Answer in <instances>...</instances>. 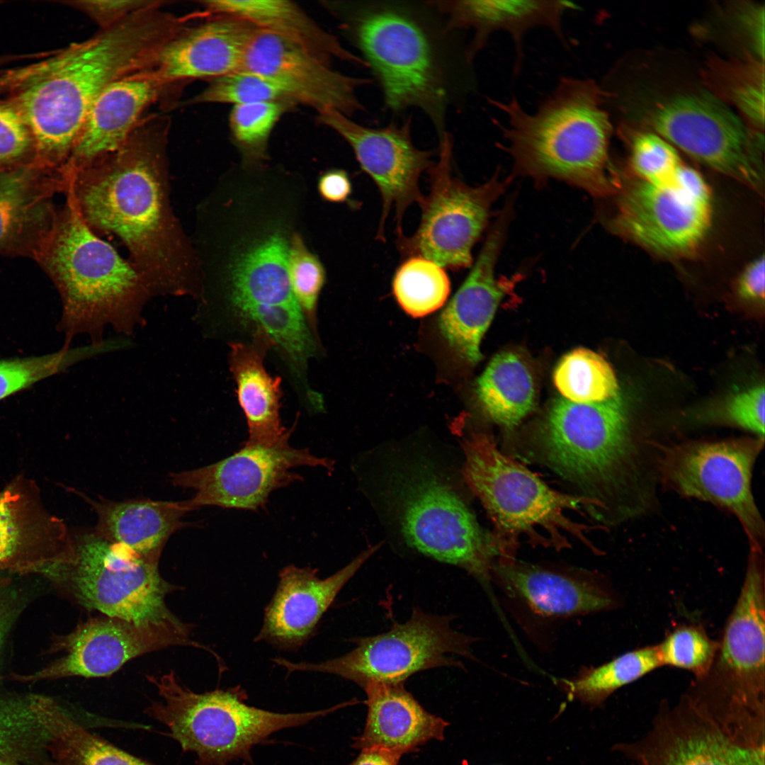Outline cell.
I'll return each instance as SVG.
<instances>
[{
	"mask_svg": "<svg viewBox=\"0 0 765 765\" xmlns=\"http://www.w3.org/2000/svg\"><path fill=\"white\" fill-rule=\"evenodd\" d=\"M167 127L164 118L141 120L115 153L65 166L64 191L93 232L123 242L152 296L196 297L198 260L170 203Z\"/></svg>",
	"mask_w": 765,
	"mask_h": 765,
	"instance_id": "1",
	"label": "cell"
},
{
	"mask_svg": "<svg viewBox=\"0 0 765 765\" xmlns=\"http://www.w3.org/2000/svg\"><path fill=\"white\" fill-rule=\"evenodd\" d=\"M183 18L154 3L57 50L55 62L8 94L34 138L35 163L62 169L96 99L111 83L151 69Z\"/></svg>",
	"mask_w": 765,
	"mask_h": 765,
	"instance_id": "2",
	"label": "cell"
},
{
	"mask_svg": "<svg viewBox=\"0 0 765 765\" xmlns=\"http://www.w3.org/2000/svg\"><path fill=\"white\" fill-rule=\"evenodd\" d=\"M606 96L592 79L565 76L533 113L515 97L489 99L505 115L506 125L498 126L515 174L562 180L598 198L616 193L620 178L609 159Z\"/></svg>",
	"mask_w": 765,
	"mask_h": 765,
	"instance_id": "3",
	"label": "cell"
},
{
	"mask_svg": "<svg viewBox=\"0 0 765 765\" xmlns=\"http://www.w3.org/2000/svg\"><path fill=\"white\" fill-rule=\"evenodd\" d=\"M57 207L52 229L34 261L52 280L62 302L57 329L70 347L77 335L105 340L108 327L131 336L144 324L153 297L129 260L93 232L71 195Z\"/></svg>",
	"mask_w": 765,
	"mask_h": 765,
	"instance_id": "4",
	"label": "cell"
},
{
	"mask_svg": "<svg viewBox=\"0 0 765 765\" xmlns=\"http://www.w3.org/2000/svg\"><path fill=\"white\" fill-rule=\"evenodd\" d=\"M465 483L480 500L493 525L491 534L499 552L497 563L516 560L520 540L552 548L570 547L574 538L594 550L588 534L597 526L570 516L584 507L605 511L598 501L584 495L557 492L525 466L503 453L484 434L463 442Z\"/></svg>",
	"mask_w": 765,
	"mask_h": 765,
	"instance_id": "5",
	"label": "cell"
},
{
	"mask_svg": "<svg viewBox=\"0 0 765 765\" xmlns=\"http://www.w3.org/2000/svg\"><path fill=\"white\" fill-rule=\"evenodd\" d=\"M629 425L619 394L593 403L559 398L523 450L606 511L612 508L624 516L623 497L635 482L638 455Z\"/></svg>",
	"mask_w": 765,
	"mask_h": 765,
	"instance_id": "6",
	"label": "cell"
},
{
	"mask_svg": "<svg viewBox=\"0 0 765 765\" xmlns=\"http://www.w3.org/2000/svg\"><path fill=\"white\" fill-rule=\"evenodd\" d=\"M344 29L380 86L385 107L421 109L439 137L452 94L449 64L436 36L404 5L361 2L348 6Z\"/></svg>",
	"mask_w": 765,
	"mask_h": 765,
	"instance_id": "7",
	"label": "cell"
},
{
	"mask_svg": "<svg viewBox=\"0 0 765 765\" xmlns=\"http://www.w3.org/2000/svg\"><path fill=\"white\" fill-rule=\"evenodd\" d=\"M764 552L750 550L742 588L713 662L684 694L731 732L765 736Z\"/></svg>",
	"mask_w": 765,
	"mask_h": 765,
	"instance_id": "8",
	"label": "cell"
},
{
	"mask_svg": "<svg viewBox=\"0 0 765 765\" xmlns=\"http://www.w3.org/2000/svg\"><path fill=\"white\" fill-rule=\"evenodd\" d=\"M147 679L161 698L151 703L145 713L167 727L183 752L195 754L198 765L250 761L251 748L273 733L305 725L343 706L279 713L247 705V695L240 686L197 693L183 685L174 671Z\"/></svg>",
	"mask_w": 765,
	"mask_h": 765,
	"instance_id": "9",
	"label": "cell"
},
{
	"mask_svg": "<svg viewBox=\"0 0 765 765\" xmlns=\"http://www.w3.org/2000/svg\"><path fill=\"white\" fill-rule=\"evenodd\" d=\"M452 617L426 613L414 608L410 618L396 623L384 633L356 638L349 652L317 663L272 659L290 674L316 672L340 676L362 688L370 684H397L410 676L442 667H460L456 657L475 659L471 645L475 638L450 624Z\"/></svg>",
	"mask_w": 765,
	"mask_h": 765,
	"instance_id": "10",
	"label": "cell"
},
{
	"mask_svg": "<svg viewBox=\"0 0 765 765\" xmlns=\"http://www.w3.org/2000/svg\"><path fill=\"white\" fill-rule=\"evenodd\" d=\"M391 487L407 543L426 555L491 578L499 552L458 494L424 465L397 469Z\"/></svg>",
	"mask_w": 765,
	"mask_h": 765,
	"instance_id": "11",
	"label": "cell"
},
{
	"mask_svg": "<svg viewBox=\"0 0 765 765\" xmlns=\"http://www.w3.org/2000/svg\"><path fill=\"white\" fill-rule=\"evenodd\" d=\"M439 139L438 161L428 169L430 191L420 205L419 225L412 235L398 237L397 246L404 259L421 256L458 271L472 266V248L506 182L494 175L482 185H467L453 174L452 137L446 132Z\"/></svg>",
	"mask_w": 765,
	"mask_h": 765,
	"instance_id": "12",
	"label": "cell"
},
{
	"mask_svg": "<svg viewBox=\"0 0 765 765\" xmlns=\"http://www.w3.org/2000/svg\"><path fill=\"white\" fill-rule=\"evenodd\" d=\"M74 540V561L56 577L63 579L84 607L135 622L175 617L165 599L176 586L160 574L159 561L139 555L93 532Z\"/></svg>",
	"mask_w": 765,
	"mask_h": 765,
	"instance_id": "13",
	"label": "cell"
},
{
	"mask_svg": "<svg viewBox=\"0 0 765 765\" xmlns=\"http://www.w3.org/2000/svg\"><path fill=\"white\" fill-rule=\"evenodd\" d=\"M607 226L647 251L669 259L692 255L710 225V193L698 174L681 171L665 186L620 183Z\"/></svg>",
	"mask_w": 765,
	"mask_h": 765,
	"instance_id": "14",
	"label": "cell"
},
{
	"mask_svg": "<svg viewBox=\"0 0 765 765\" xmlns=\"http://www.w3.org/2000/svg\"><path fill=\"white\" fill-rule=\"evenodd\" d=\"M764 439L693 441L663 448L659 468L680 494L732 513L750 547L764 548V523L752 491V471Z\"/></svg>",
	"mask_w": 765,
	"mask_h": 765,
	"instance_id": "15",
	"label": "cell"
},
{
	"mask_svg": "<svg viewBox=\"0 0 765 765\" xmlns=\"http://www.w3.org/2000/svg\"><path fill=\"white\" fill-rule=\"evenodd\" d=\"M648 120L659 135L698 162L754 190L762 188L763 141L714 96L670 98L657 103Z\"/></svg>",
	"mask_w": 765,
	"mask_h": 765,
	"instance_id": "16",
	"label": "cell"
},
{
	"mask_svg": "<svg viewBox=\"0 0 765 765\" xmlns=\"http://www.w3.org/2000/svg\"><path fill=\"white\" fill-rule=\"evenodd\" d=\"M292 430L271 446L249 444L232 455L202 468L171 473L176 487L192 489L188 499L193 510L203 506L258 510L273 491L301 480L293 470L300 466L330 470L331 460L317 457L308 448L290 446Z\"/></svg>",
	"mask_w": 765,
	"mask_h": 765,
	"instance_id": "17",
	"label": "cell"
},
{
	"mask_svg": "<svg viewBox=\"0 0 765 765\" xmlns=\"http://www.w3.org/2000/svg\"><path fill=\"white\" fill-rule=\"evenodd\" d=\"M192 624L176 616L135 622L105 615L89 618L55 645L63 655L42 669L21 679L36 681L69 676L103 677L128 661L171 646L203 649L218 659L213 650L191 638Z\"/></svg>",
	"mask_w": 765,
	"mask_h": 765,
	"instance_id": "18",
	"label": "cell"
},
{
	"mask_svg": "<svg viewBox=\"0 0 765 765\" xmlns=\"http://www.w3.org/2000/svg\"><path fill=\"white\" fill-rule=\"evenodd\" d=\"M613 749L632 765H765V745L735 735L684 694L661 703L644 735Z\"/></svg>",
	"mask_w": 765,
	"mask_h": 765,
	"instance_id": "19",
	"label": "cell"
},
{
	"mask_svg": "<svg viewBox=\"0 0 765 765\" xmlns=\"http://www.w3.org/2000/svg\"><path fill=\"white\" fill-rule=\"evenodd\" d=\"M319 123L337 132L352 148L361 169L376 184L382 208L376 238L385 241V225L392 209L395 212L397 238L404 234L402 220L408 207L421 204V174L434 164L432 152L414 144L409 122L382 128L361 125L333 109L317 113Z\"/></svg>",
	"mask_w": 765,
	"mask_h": 765,
	"instance_id": "20",
	"label": "cell"
},
{
	"mask_svg": "<svg viewBox=\"0 0 765 765\" xmlns=\"http://www.w3.org/2000/svg\"><path fill=\"white\" fill-rule=\"evenodd\" d=\"M64 521L44 504L35 482L18 476L0 492V573L55 575L75 560Z\"/></svg>",
	"mask_w": 765,
	"mask_h": 765,
	"instance_id": "21",
	"label": "cell"
},
{
	"mask_svg": "<svg viewBox=\"0 0 765 765\" xmlns=\"http://www.w3.org/2000/svg\"><path fill=\"white\" fill-rule=\"evenodd\" d=\"M240 70L278 84L295 103L309 106L317 113L333 109L348 117L363 109L357 89L371 82L335 71L302 47L256 28L246 45Z\"/></svg>",
	"mask_w": 765,
	"mask_h": 765,
	"instance_id": "22",
	"label": "cell"
},
{
	"mask_svg": "<svg viewBox=\"0 0 765 765\" xmlns=\"http://www.w3.org/2000/svg\"><path fill=\"white\" fill-rule=\"evenodd\" d=\"M378 548L363 551L324 579L318 576L317 569L293 565L283 567L254 641L266 642L281 650H298L316 634L321 618L337 594Z\"/></svg>",
	"mask_w": 765,
	"mask_h": 765,
	"instance_id": "23",
	"label": "cell"
},
{
	"mask_svg": "<svg viewBox=\"0 0 765 765\" xmlns=\"http://www.w3.org/2000/svg\"><path fill=\"white\" fill-rule=\"evenodd\" d=\"M491 578L511 598L533 613L561 618L617 608V593L604 578L578 569L518 561L496 563Z\"/></svg>",
	"mask_w": 765,
	"mask_h": 765,
	"instance_id": "24",
	"label": "cell"
},
{
	"mask_svg": "<svg viewBox=\"0 0 765 765\" xmlns=\"http://www.w3.org/2000/svg\"><path fill=\"white\" fill-rule=\"evenodd\" d=\"M511 212L509 203L499 213L470 272L438 319L439 330L449 346L471 364L482 358L480 341L508 289L506 280L497 278L495 268Z\"/></svg>",
	"mask_w": 765,
	"mask_h": 765,
	"instance_id": "25",
	"label": "cell"
},
{
	"mask_svg": "<svg viewBox=\"0 0 765 765\" xmlns=\"http://www.w3.org/2000/svg\"><path fill=\"white\" fill-rule=\"evenodd\" d=\"M65 188L63 169L34 163L0 173V256L34 260L55 218L53 198Z\"/></svg>",
	"mask_w": 765,
	"mask_h": 765,
	"instance_id": "26",
	"label": "cell"
},
{
	"mask_svg": "<svg viewBox=\"0 0 765 765\" xmlns=\"http://www.w3.org/2000/svg\"><path fill=\"white\" fill-rule=\"evenodd\" d=\"M254 29L243 20L220 15L192 24L162 47L151 72L162 81L175 84L239 71Z\"/></svg>",
	"mask_w": 765,
	"mask_h": 765,
	"instance_id": "27",
	"label": "cell"
},
{
	"mask_svg": "<svg viewBox=\"0 0 765 765\" xmlns=\"http://www.w3.org/2000/svg\"><path fill=\"white\" fill-rule=\"evenodd\" d=\"M172 84L157 79L150 69L111 83L92 105L64 166L80 169L119 150L144 110Z\"/></svg>",
	"mask_w": 765,
	"mask_h": 765,
	"instance_id": "28",
	"label": "cell"
},
{
	"mask_svg": "<svg viewBox=\"0 0 765 765\" xmlns=\"http://www.w3.org/2000/svg\"><path fill=\"white\" fill-rule=\"evenodd\" d=\"M427 4L446 17V33L472 29L474 37L465 51L468 62L497 31L509 33L516 51V67L522 58V40L529 30L546 28L564 38L562 20L571 5L561 1H434Z\"/></svg>",
	"mask_w": 765,
	"mask_h": 765,
	"instance_id": "29",
	"label": "cell"
},
{
	"mask_svg": "<svg viewBox=\"0 0 765 765\" xmlns=\"http://www.w3.org/2000/svg\"><path fill=\"white\" fill-rule=\"evenodd\" d=\"M288 254L286 239L277 232L254 245L235 263L231 271L230 297L242 319L259 324L273 322L298 307L290 284Z\"/></svg>",
	"mask_w": 765,
	"mask_h": 765,
	"instance_id": "30",
	"label": "cell"
},
{
	"mask_svg": "<svg viewBox=\"0 0 765 765\" xmlns=\"http://www.w3.org/2000/svg\"><path fill=\"white\" fill-rule=\"evenodd\" d=\"M368 714L356 749L382 748L402 755L431 740H441L448 722L427 712L403 684H370L363 688Z\"/></svg>",
	"mask_w": 765,
	"mask_h": 765,
	"instance_id": "31",
	"label": "cell"
},
{
	"mask_svg": "<svg viewBox=\"0 0 765 765\" xmlns=\"http://www.w3.org/2000/svg\"><path fill=\"white\" fill-rule=\"evenodd\" d=\"M86 499L97 516L94 533L156 561L172 534L188 525L183 518L193 511L188 500Z\"/></svg>",
	"mask_w": 765,
	"mask_h": 765,
	"instance_id": "32",
	"label": "cell"
},
{
	"mask_svg": "<svg viewBox=\"0 0 765 765\" xmlns=\"http://www.w3.org/2000/svg\"><path fill=\"white\" fill-rule=\"evenodd\" d=\"M199 3L208 14L243 20L294 42L329 64L339 60L368 67L362 58L346 50L334 35L290 1L203 0Z\"/></svg>",
	"mask_w": 765,
	"mask_h": 765,
	"instance_id": "33",
	"label": "cell"
},
{
	"mask_svg": "<svg viewBox=\"0 0 765 765\" xmlns=\"http://www.w3.org/2000/svg\"><path fill=\"white\" fill-rule=\"evenodd\" d=\"M252 344H230V365L237 385L239 403L249 431L246 443L271 446L288 431L280 418V380L273 378L264 365L266 348L271 344L263 334L255 333Z\"/></svg>",
	"mask_w": 765,
	"mask_h": 765,
	"instance_id": "34",
	"label": "cell"
},
{
	"mask_svg": "<svg viewBox=\"0 0 765 765\" xmlns=\"http://www.w3.org/2000/svg\"><path fill=\"white\" fill-rule=\"evenodd\" d=\"M34 697V708L47 732V750L54 765H155L91 732L54 698Z\"/></svg>",
	"mask_w": 765,
	"mask_h": 765,
	"instance_id": "35",
	"label": "cell"
},
{
	"mask_svg": "<svg viewBox=\"0 0 765 765\" xmlns=\"http://www.w3.org/2000/svg\"><path fill=\"white\" fill-rule=\"evenodd\" d=\"M476 393L488 418L509 429L518 426L534 404L531 374L519 356L509 351L492 359L477 381Z\"/></svg>",
	"mask_w": 765,
	"mask_h": 765,
	"instance_id": "36",
	"label": "cell"
},
{
	"mask_svg": "<svg viewBox=\"0 0 765 765\" xmlns=\"http://www.w3.org/2000/svg\"><path fill=\"white\" fill-rule=\"evenodd\" d=\"M662 667L657 645L628 651L597 667H583L558 681L570 701L600 707L616 691Z\"/></svg>",
	"mask_w": 765,
	"mask_h": 765,
	"instance_id": "37",
	"label": "cell"
},
{
	"mask_svg": "<svg viewBox=\"0 0 765 765\" xmlns=\"http://www.w3.org/2000/svg\"><path fill=\"white\" fill-rule=\"evenodd\" d=\"M0 757L24 765H54L34 694L0 698Z\"/></svg>",
	"mask_w": 765,
	"mask_h": 765,
	"instance_id": "38",
	"label": "cell"
},
{
	"mask_svg": "<svg viewBox=\"0 0 765 765\" xmlns=\"http://www.w3.org/2000/svg\"><path fill=\"white\" fill-rule=\"evenodd\" d=\"M554 382L563 398L575 403L599 402L619 394L609 363L584 348H576L561 358L555 370Z\"/></svg>",
	"mask_w": 765,
	"mask_h": 765,
	"instance_id": "39",
	"label": "cell"
},
{
	"mask_svg": "<svg viewBox=\"0 0 765 765\" xmlns=\"http://www.w3.org/2000/svg\"><path fill=\"white\" fill-rule=\"evenodd\" d=\"M393 293L402 308L414 317L426 316L440 308L450 290L444 268L421 256L407 258L392 280Z\"/></svg>",
	"mask_w": 765,
	"mask_h": 765,
	"instance_id": "40",
	"label": "cell"
},
{
	"mask_svg": "<svg viewBox=\"0 0 765 765\" xmlns=\"http://www.w3.org/2000/svg\"><path fill=\"white\" fill-rule=\"evenodd\" d=\"M104 351L102 344L91 343L42 356L1 359L0 400Z\"/></svg>",
	"mask_w": 765,
	"mask_h": 765,
	"instance_id": "41",
	"label": "cell"
},
{
	"mask_svg": "<svg viewBox=\"0 0 765 765\" xmlns=\"http://www.w3.org/2000/svg\"><path fill=\"white\" fill-rule=\"evenodd\" d=\"M711 79L715 89L733 103L758 129L764 123L763 62L749 59L739 62H715Z\"/></svg>",
	"mask_w": 765,
	"mask_h": 765,
	"instance_id": "42",
	"label": "cell"
},
{
	"mask_svg": "<svg viewBox=\"0 0 765 765\" xmlns=\"http://www.w3.org/2000/svg\"><path fill=\"white\" fill-rule=\"evenodd\" d=\"M662 666L685 669L694 679L705 676L710 669L718 647L706 630L696 624L679 625L656 645Z\"/></svg>",
	"mask_w": 765,
	"mask_h": 765,
	"instance_id": "43",
	"label": "cell"
},
{
	"mask_svg": "<svg viewBox=\"0 0 765 765\" xmlns=\"http://www.w3.org/2000/svg\"><path fill=\"white\" fill-rule=\"evenodd\" d=\"M280 101L295 103L277 83L256 73L239 70L212 79L192 103H232Z\"/></svg>",
	"mask_w": 765,
	"mask_h": 765,
	"instance_id": "44",
	"label": "cell"
},
{
	"mask_svg": "<svg viewBox=\"0 0 765 765\" xmlns=\"http://www.w3.org/2000/svg\"><path fill=\"white\" fill-rule=\"evenodd\" d=\"M288 272L293 295L311 331H315L317 302L326 273L299 234H293L288 244Z\"/></svg>",
	"mask_w": 765,
	"mask_h": 765,
	"instance_id": "45",
	"label": "cell"
},
{
	"mask_svg": "<svg viewBox=\"0 0 765 765\" xmlns=\"http://www.w3.org/2000/svg\"><path fill=\"white\" fill-rule=\"evenodd\" d=\"M289 105L268 101L233 106L229 120L231 132L246 157H261L273 128Z\"/></svg>",
	"mask_w": 765,
	"mask_h": 765,
	"instance_id": "46",
	"label": "cell"
},
{
	"mask_svg": "<svg viewBox=\"0 0 765 765\" xmlns=\"http://www.w3.org/2000/svg\"><path fill=\"white\" fill-rule=\"evenodd\" d=\"M630 166L639 180L655 186L670 183L683 164L676 149L652 132H642L630 143Z\"/></svg>",
	"mask_w": 765,
	"mask_h": 765,
	"instance_id": "47",
	"label": "cell"
},
{
	"mask_svg": "<svg viewBox=\"0 0 765 765\" xmlns=\"http://www.w3.org/2000/svg\"><path fill=\"white\" fill-rule=\"evenodd\" d=\"M35 159L30 128L13 106L0 98V173L34 164Z\"/></svg>",
	"mask_w": 765,
	"mask_h": 765,
	"instance_id": "48",
	"label": "cell"
},
{
	"mask_svg": "<svg viewBox=\"0 0 765 765\" xmlns=\"http://www.w3.org/2000/svg\"><path fill=\"white\" fill-rule=\"evenodd\" d=\"M764 386L757 385L731 397L706 421L735 425L764 438Z\"/></svg>",
	"mask_w": 765,
	"mask_h": 765,
	"instance_id": "49",
	"label": "cell"
},
{
	"mask_svg": "<svg viewBox=\"0 0 765 765\" xmlns=\"http://www.w3.org/2000/svg\"><path fill=\"white\" fill-rule=\"evenodd\" d=\"M156 0H67L61 3L89 16L101 28H110Z\"/></svg>",
	"mask_w": 765,
	"mask_h": 765,
	"instance_id": "50",
	"label": "cell"
},
{
	"mask_svg": "<svg viewBox=\"0 0 765 765\" xmlns=\"http://www.w3.org/2000/svg\"><path fill=\"white\" fill-rule=\"evenodd\" d=\"M56 51L38 62L13 69H2L11 61L24 59L27 56L0 57V96H7L32 76L50 68L54 63Z\"/></svg>",
	"mask_w": 765,
	"mask_h": 765,
	"instance_id": "51",
	"label": "cell"
},
{
	"mask_svg": "<svg viewBox=\"0 0 765 765\" xmlns=\"http://www.w3.org/2000/svg\"><path fill=\"white\" fill-rule=\"evenodd\" d=\"M764 255L750 262L737 280V293L744 300L764 304L765 276Z\"/></svg>",
	"mask_w": 765,
	"mask_h": 765,
	"instance_id": "52",
	"label": "cell"
},
{
	"mask_svg": "<svg viewBox=\"0 0 765 765\" xmlns=\"http://www.w3.org/2000/svg\"><path fill=\"white\" fill-rule=\"evenodd\" d=\"M317 189L322 198L330 203H346L352 193L348 174L339 169L324 172L318 178Z\"/></svg>",
	"mask_w": 765,
	"mask_h": 765,
	"instance_id": "53",
	"label": "cell"
},
{
	"mask_svg": "<svg viewBox=\"0 0 765 765\" xmlns=\"http://www.w3.org/2000/svg\"><path fill=\"white\" fill-rule=\"evenodd\" d=\"M401 756L382 748H366L361 749L358 756L348 765H399Z\"/></svg>",
	"mask_w": 765,
	"mask_h": 765,
	"instance_id": "54",
	"label": "cell"
},
{
	"mask_svg": "<svg viewBox=\"0 0 765 765\" xmlns=\"http://www.w3.org/2000/svg\"><path fill=\"white\" fill-rule=\"evenodd\" d=\"M8 621V611L6 605L0 601V645L6 630Z\"/></svg>",
	"mask_w": 765,
	"mask_h": 765,
	"instance_id": "55",
	"label": "cell"
},
{
	"mask_svg": "<svg viewBox=\"0 0 765 765\" xmlns=\"http://www.w3.org/2000/svg\"><path fill=\"white\" fill-rule=\"evenodd\" d=\"M0 765H24L17 761L0 757Z\"/></svg>",
	"mask_w": 765,
	"mask_h": 765,
	"instance_id": "56",
	"label": "cell"
}]
</instances>
